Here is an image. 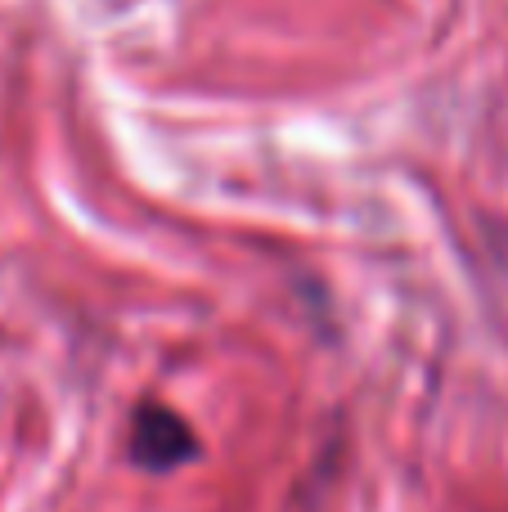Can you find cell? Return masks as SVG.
Wrapping results in <instances>:
<instances>
[{"label": "cell", "instance_id": "obj_1", "mask_svg": "<svg viewBox=\"0 0 508 512\" xmlns=\"http://www.w3.org/2000/svg\"><path fill=\"white\" fill-rule=\"evenodd\" d=\"M198 454V436L176 409L144 400L131 418V459L144 472H171Z\"/></svg>", "mask_w": 508, "mask_h": 512}]
</instances>
